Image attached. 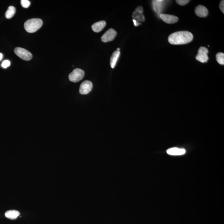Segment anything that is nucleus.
<instances>
[{"mask_svg":"<svg viewBox=\"0 0 224 224\" xmlns=\"http://www.w3.org/2000/svg\"><path fill=\"white\" fill-rule=\"evenodd\" d=\"M193 37V35L188 31H178L170 35L168 41L172 45H184L192 41Z\"/></svg>","mask_w":224,"mask_h":224,"instance_id":"f257e3e1","label":"nucleus"},{"mask_svg":"<svg viewBox=\"0 0 224 224\" xmlns=\"http://www.w3.org/2000/svg\"><path fill=\"white\" fill-rule=\"evenodd\" d=\"M43 21L39 18H32L27 20L24 23L26 31L29 33H34L40 29L42 26Z\"/></svg>","mask_w":224,"mask_h":224,"instance_id":"f03ea898","label":"nucleus"},{"mask_svg":"<svg viewBox=\"0 0 224 224\" xmlns=\"http://www.w3.org/2000/svg\"><path fill=\"white\" fill-rule=\"evenodd\" d=\"M85 75V72L81 69L76 68L70 74L69 79L73 82L76 83L82 80Z\"/></svg>","mask_w":224,"mask_h":224,"instance_id":"7ed1b4c3","label":"nucleus"},{"mask_svg":"<svg viewBox=\"0 0 224 224\" xmlns=\"http://www.w3.org/2000/svg\"><path fill=\"white\" fill-rule=\"evenodd\" d=\"M15 53L22 60L26 61L31 60L32 58V54L23 48L16 47L14 50Z\"/></svg>","mask_w":224,"mask_h":224,"instance_id":"20e7f679","label":"nucleus"},{"mask_svg":"<svg viewBox=\"0 0 224 224\" xmlns=\"http://www.w3.org/2000/svg\"><path fill=\"white\" fill-rule=\"evenodd\" d=\"M208 52V49L207 48L201 46L199 49L198 53L196 57V60L201 62H207L209 59L207 55Z\"/></svg>","mask_w":224,"mask_h":224,"instance_id":"39448f33","label":"nucleus"},{"mask_svg":"<svg viewBox=\"0 0 224 224\" xmlns=\"http://www.w3.org/2000/svg\"><path fill=\"white\" fill-rule=\"evenodd\" d=\"M93 88V84L91 81L85 80L80 84L79 93L82 95H86L91 91Z\"/></svg>","mask_w":224,"mask_h":224,"instance_id":"423d86ee","label":"nucleus"},{"mask_svg":"<svg viewBox=\"0 0 224 224\" xmlns=\"http://www.w3.org/2000/svg\"><path fill=\"white\" fill-rule=\"evenodd\" d=\"M117 36V32L113 28L108 30L101 37V40L104 42H107L114 40Z\"/></svg>","mask_w":224,"mask_h":224,"instance_id":"0eeeda50","label":"nucleus"},{"mask_svg":"<svg viewBox=\"0 0 224 224\" xmlns=\"http://www.w3.org/2000/svg\"><path fill=\"white\" fill-rule=\"evenodd\" d=\"M143 7L142 6H139L136 9L135 11L133 13V19L136 21L137 22L143 21L144 22L145 20V17L143 15Z\"/></svg>","mask_w":224,"mask_h":224,"instance_id":"6e6552de","label":"nucleus"},{"mask_svg":"<svg viewBox=\"0 0 224 224\" xmlns=\"http://www.w3.org/2000/svg\"><path fill=\"white\" fill-rule=\"evenodd\" d=\"M159 17L163 22L167 24L176 23L178 21V18L177 16L172 15L162 14L160 15Z\"/></svg>","mask_w":224,"mask_h":224,"instance_id":"1a4fd4ad","label":"nucleus"},{"mask_svg":"<svg viewBox=\"0 0 224 224\" xmlns=\"http://www.w3.org/2000/svg\"><path fill=\"white\" fill-rule=\"evenodd\" d=\"M195 13L199 17H204L208 15V11L204 6L198 5L195 9Z\"/></svg>","mask_w":224,"mask_h":224,"instance_id":"9d476101","label":"nucleus"},{"mask_svg":"<svg viewBox=\"0 0 224 224\" xmlns=\"http://www.w3.org/2000/svg\"><path fill=\"white\" fill-rule=\"evenodd\" d=\"M106 22L105 21H102L95 22L92 26L91 28L93 31L95 32H99L102 31L106 26Z\"/></svg>","mask_w":224,"mask_h":224,"instance_id":"9b49d317","label":"nucleus"},{"mask_svg":"<svg viewBox=\"0 0 224 224\" xmlns=\"http://www.w3.org/2000/svg\"><path fill=\"white\" fill-rule=\"evenodd\" d=\"M167 153L171 155H182L185 153L186 150L177 148H170L167 150Z\"/></svg>","mask_w":224,"mask_h":224,"instance_id":"f8f14e48","label":"nucleus"},{"mask_svg":"<svg viewBox=\"0 0 224 224\" xmlns=\"http://www.w3.org/2000/svg\"><path fill=\"white\" fill-rule=\"evenodd\" d=\"M120 54V51H118V50L114 51L112 54L110 60V66L112 68H114V67H115Z\"/></svg>","mask_w":224,"mask_h":224,"instance_id":"ddd939ff","label":"nucleus"},{"mask_svg":"<svg viewBox=\"0 0 224 224\" xmlns=\"http://www.w3.org/2000/svg\"><path fill=\"white\" fill-rule=\"evenodd\" d=\"M20 212L16 210H10L5 213V216L7 218L11 220H14L20 216Z\"/></svg>","mask_w":224,"mask_h":224,"instance_id":"4468645a","label":"nucleus"},{"mask_svg":"<svg viewBox=\"0 0 224 224\" xmlns=\"http://www.w3.org/2000/svg\"><path fill=\"white\" fill-rule=\"evenodd\" d=\"M16 8L13 6H10L7 9L6 12V18L10 19L12 18L16 13Z\"/></svg>","mask_w":224,"mask_h":224,"instance_id":"2eb2a0df","label":"nucleus"},{"mask_svg":"<svg viewBox=\"0 0 224 224\" xmlns=\"http://www.w3.org/2000/svg\"><path fill=\"white\" fill-rule=\"evenodd\" d=\"M216 60L217 62L221 65H224V54L222 52H219L216 56Z\"/></svg>","mask_w":224,"mask_h":224,"instance_id":"dca6fc26","label":"nucleus"},{"mask_svg":"<svg viewBox=\"0 0 224 224\" xmlns=\"http://www.w3.org/2000/svg\"><path fill=\"white\" fill-rule=\"evenodd\" d=\"M21 4L24 8H27L31 5V2L28 0H22L21 1Z\"/></svg>","mask_w":224,"mask_h":224,"instance_id":"f3484780","label":"nucleus"},{"mask_svg":"<svg viewBox=\"0 0 224 224\" xmlns=\"http://www.w3.org/2000/svg\"><path fill=\"white\" fill-rule=\"evenodd\" d=\"M190 2L188 0H177L176 2L180 6H185Z\"/></svg>","mask_w":224,"mask_h":224,"instance_id":"a211bd4d","label":"nucleus"},{"mask_svg":"<svg viewBox=\"0 0 224 224\" xmlns=\"http://www.w3.org/2000/svg\"><path fill=\"white\" fill-rule=\"evenodd\" d=\"M10 65H11L10 61H9V60H6L2 62V64H1V66H2V67H3V68L6 69L8 67V66H9Z\"/></svg>","mask_w":224,"mask_h":224,"instance_id":"6ab92c4d","label":"nucleus"},{"mask_svg":"<svg viewBox=\"0 0 224 224\" xmlns=\"http://www.w3.org/2000/svg\"><path fill=\"white\" fill-rule=\"evenodd\" d=\"M219 7L221 11L223 12V13H224V1L223 0V1H221V2H220Z\"/></svg>","mask_w":224,"mask_h":224,"instance_id":"aec40b11","label":"nucleus"},{"mask_svg":"<svg viewBox=\"0 0 224 224\" xmlns=\"http://www.w3.org/2000/svg\"><path fill=\"white\" fill-rule=\"evenodd\" d=\"M133 22H134V26H139V24H141V23H139V22H137L136 21L133 19Z\"/></svg>","mask_w":224,"mask_h":224,"instance_id":"412c9836","label":"nucleus"},{"mask_svg":"<svg viewBox=\"0 0 224 224\" xmlns=\"http://www.w3.org/2000/svg\"><path fill=\"white\" fill-rule=\"evenodd\" d=\"M2 54L0 53V61H1V60H2Z\"/></svg>","mask_w":224,"mask_h":224,"instance_id":"4be33fe9","label":"nucleus"},{"mask_svg":"<svg viewBox=\"0 0 224 224\" xmlns=\"http://www.w3.org/2000/svg\"><path fill=\"white\" fill-rule=\"evenodd\" d=\"M119 50H120V49L119 48H118V49H117V50H118V51H119Z\"/></svg>","mask_w":224,"mask_h":224,"instance_id":"5701e85b","label":"nucleus"}]
</instances>
